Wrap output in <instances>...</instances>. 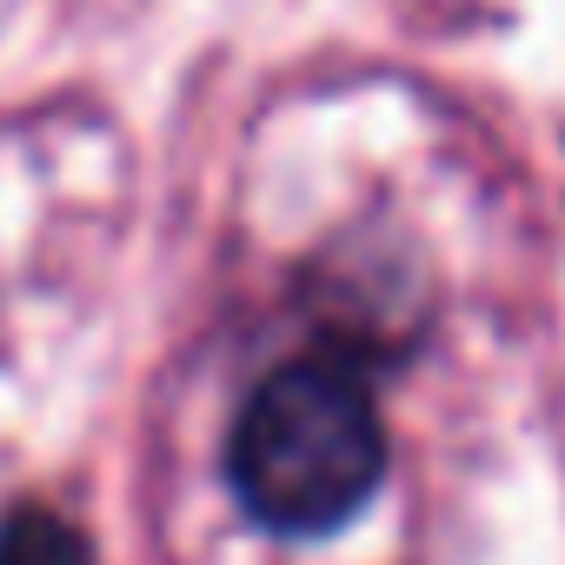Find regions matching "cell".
Listing matches in <instances>:
<instances>
[{
	"label": "cell",
	"mask_w": 565,
	"mask_h": 565,
	"mask_svg": "<svg viewBox=\"0 0 565 565\" xmlns=\"http://www.w3.org/2000/svg\"><path fill=\"white\" fill-rule=\"evenodd\" d=\"M393 439L373 373L353 347H307L279 360L233 413L226 486L259 532H340L386 479Z\"/></svg>",
	"instance_id": "obj_1"
},
{
	"label": "cell",
	"mask_w": 565,
	"mask_h": 565,
	"mask_svg": "<svg viewBox=\"0 0 565 565\" xmlns=\"http://www.w3.org/2000/svg\"><path fill=\"white\" fill-rule=\"evenodd\" d=\"M0 565H94V545L67 512L21 499L0 519Z\"/></svg>",
	"instance_id": "obj_2"
}]
</instances>
